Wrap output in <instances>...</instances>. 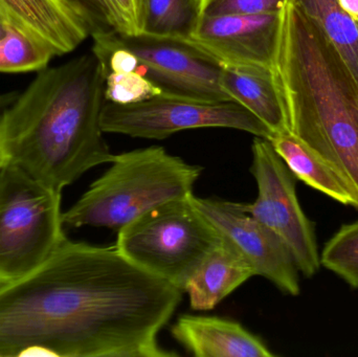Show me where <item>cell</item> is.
Listing matches in <instances>:
<instances>
[{
  "label": "cell",
  "instance_id": "6da1fadb",
  "mask_svg": "<svg viewBox=\"0 0 358 357\" xmlns=\"http://www.w3.org/2000/svg\"><path fill=\"white\" fill-rule=\"evenodd\" d=\"M183 291L117 247L65 239L0 285V356L176 357L159 343Z\"/></svg>",
  "mask_w": 358,
  "mask_h": 357
},
{
  "label": "cell",
  "instance_id": "7a4b0ae2",
  "mask_svg": "<svg viewBox=\"0 0 358 357\" xmlns=\"http://www.w3.org/2000/svg\"><path fill=\"white\" fill-rule=\"evenodd\" d=\"M105 73L94 52L37 71L0 110V167L63 191L115 154L103 138Z\"/></svg>",
  "mask_w": 358,
  "mask_h": 357
},
{
  "label": "cell",
  "instance_id": "3957f363",
  "mask_svg": "<svg viewBox=\"0 0 358 357\" xmlns=\"http://www.w3.org/2000/svg\"><path fill=\"white\" fill-rule=\"evenodd\" d=\"M287 128L343 180L358 209V83L327 36L292 0L275 66Z\"/></svg>",
  "mask_w": 358,
  "mask_h": 357
},
{
  "label": "cell",
  "instance_id": "277c9868",
  "mask_svg": "<svg viewBox=\"0 0 358 357\" xmlns=\"http://www.w3.org/2000/svg\"><path fill=\"white\" fill-rule=\"evenodd\" d=\"M203 168L151 146L115 154L110 167L63 212L65 228H122L153 207L193 194Z\"/></svg>",
  "mask_w": 358,
  "mask_h": 357
},
{
  "label": "cell",
  "instance_id": "5b68a950",
  "mask_svg": "<svg viewBox=\"0 0 358 357\" xmlns=\"http://www.w3.org/2000/svg\"><path fill=\"white\" fill-rule=\"evenodd\" d=\"M62 191L15 166L0 167V285L39 268L66 239Z\"/></svg>",
  "mask_w": 358,
  "mask_h": 357
},
{
  "label": "cell",
  "instance_id": "8992f818",
  "mask_svg": "<svg viewBox=\"0 0 358 357\" xmlns=\"http://www.w3.org/2000/svg\"><path fill=\"white\" fill-rule=\"evenodd\" d=\"M192 195L162 203L132 220L117 232L115 243L128 260L182 291L222 239L196 209Z\"/></svg>",
  "mask_w": 358,
  "mask_h": 357
},
{
  "label": "cell",
  "instance_id": "52a82bcc",
  "mask_svg": "<svg viewBox=\"0 0 358 357\" xmlns=\"http://www.w3.org/2000/svg\"><path fill=\"white\" fill-rule=\"evenodd\" d=\"M104 133L165 140L183 130L229 128L268 140L273 132L235 101H203L161 94L132 104L105 103L101 117Z\"/></svg>",
  "mask_w": 358,
  "mask_h": 357
},
{
  "label": "cell",
  "instance_id": "ba28073f",
  "mask_svg": "<svg viewBox=\"0 0 358 357\" xmlns=\"http://www.w3.org/2000/svg\"><path fill=\"white\" fill-rule=\"evenodd\" d=\"M250 171L258 196L242 209L273 231L287 245L303 276L311 278L321 268L315 224L303 211L296 195V177L267 138L255 136Z\"/></svg>",
  "mask_w": 358,
  "mask_h": 357
},
{
  "label": "cell",
  "instance_id": "9c48e42d",
  "mask_svg": "<svg viewBox=\"0 0 358 357\" xmlns=\"http://www.w3.org/2000/svg\"><path fill=\"white\" fill-rule=\"evenodd\" d=\"M117 41L141 62L140 73L169 96L231 101L220 84L221 61L191 39L138 34Z\"/></svg>",
  "mask_w": 358,
  "mask_h": 357
},
{
  "label": "cell",
  "instance_id": "30bf717a",
  "mask_svg": "<svg viewBox=\"0 0 358 357\" xmlns=\"http://www.w3.org/2000/svg\"><path fill=\"white\" fill-rule=\"evenodd\" d=\"M196 209L256 270L285 295H300V270L289 247L273 231L242 209L241 203L191 196Z\"/></svg>",
  "mask_w": 358,
  "mask_h": 357
},
{
  "label": "cell",
  "instance_id": "8fae6325",
  "mask_svg": "<svg viewBox=\"0 0 358 357\" xmlns=\"http://www.w3.org/2000/svg\"><path fill=\"white\" fill-rule=\"evenodd\" d=\"M283 10L201 17L189 39L221 62L275 66Z\"/></svg>",
  "mask_w": 358,
  "mask_h": 357
},
{
  "label": "cell",
  "instance_id": "7c38bea8",
  "mask_svg": "<svg viewBox=\"0 0 358 357\" xmlns=\"http://www.w3.org/2000/svg\"><path fill=\"white\" fill-rule=\"evenodd\" d=\"M0 15L55 56L73 52L92 36L87 23L64 0H0Z\"/></svg>",
  "mask_w": 358,
  "mask_h": 357
},
{
  "label": "cell",
  "instance_id": "4fadbf2b",
  "mask_svg": "<svg viewBox=\"0 0 358 357\" xmlns=\"http://www.w3.org/2000/svg\"><path fill=\"white\" fill-rule=\"evenodd\" d=\"M171 335L194 356H275L260 337L229 319L183 314L172 325Z\"/></svg>",
  "mask_w": 358,
  "mask_h": 357
},
{
  "label": "cell",
  "instance_id": "5bb4252c",
  "mask_svg": "<svg viewBox=\"0 0 358 357\" xmlns=\"http://www.w3.org/2000/svg\"><path fill=\"white\" fill-rule=\"evenodd\" d=\"M220 84L231 101L256 115L273 133L286 131L287 119L273 67L221 62Z\"/></svg>",
  "mask_w": 358,
  "mask_h": 357
},
{
  "label": "cell",
  "instance_id": "9a60e30c",
  "mask_svg": "<svg viewBox=\"0 0 358 357\" xmlns=\"http://www.w3.org/2000/svg\"><path fill=\"white\" fill-rule=\"evenodd\" d=\"M254 276L252 264L222 237L192 275L183 293L189 296L192 309L208 312Z\"/></svg>",
  "mask_w": 358,
  "mask_h": 357
},
{
  "label": "cell",
  "instance_id": "2e32d148",
  "mask_svg": "<svg viewBox=\"0 0 358 357\" xmlns=\"http://www.w3.org/2000/svg\"><path fill=\"white\" fill-rule=\"evenodd\" d=\"M268 140L296 180L343 205H353L352 196L338 174L294 134L286 130L273 133Z\"/></svg>",
  "mask_w": 358,
  "mask_h": 357
},
{
  "label": "cell",
  "instance_id": "e0dca14e",
  "mask_svg": "<svg viewBox=\"0 0 358 357\" xmlns=\"http://www.w3.org/2000/svg\"><path fill=\"white\" fill-rule=\"evenodd\" d=\"M292 1L325 33L358 83V22L343 10L338 0Z\"/></svg>",
  "mask_w": 358,
  "mask_h": 357
},
{
  "label": "cell",
  "instance_id": "ac0fdd59",
  "mask_svg": "<svg viewBox=\"0 0 358 357\" xmlns=\"http://www.w3.org/2000/svg\"><path fill=\"white\" fill-rule=\"evenodd\" d=\"M200 8L201 0H143L142 33L189 39L201 18Z\"/></svg>",
  "mask_w": 358,
  "mask_h": 357
},
{
  "label": "cell",
  "instance_id": "d6986e66",
  "mask_svg": "<svg viewBox=\"0 0 358 357\" xmlns=\"http://www.w3.org/2000/svg\"><path fill=\"white\" fill-rule=\"evenodd\" d=\"M50 48L10 27L0 39V73H29L45 68L54 58Z\"/></svg>",
  "mask_w": 358,
  "mask_h": 357
},
{
  "label": "cell",
  "instance_id": "ffe728a7",
  "mask_svg": "<svg viewBox=\"0 0 358 357\" xmlns=\"http://www.w3.org/2000/svg\"><path fill=\"white\" fill-rule=\"evenodd\" d=\"M321 264L358 289V220L341 226L329 239L322 251Z\"/></svg>",
  "mask_w": 358,
  "mask_h": 357
},
{
  "label": "cell",
  "instance_id": "44dd1931",
  "mask_svg": "<svg viewBox=\"0 0 358 357\" xmlns=\"http://www.w3.org/2000/svg\"><path fill=\"white\" fill-rule=\"evenodd\" d=\"M163 94L150 80L138 73H105V98L115 104H132Z\"/></svg>",
  "mask_w": 358,
  "mask_h": 357
},
{
  "label": "cell",
  "instance_id": "7402d4cb",
  "mask_svg": "<svg viewBox=\"0 0 358 357\" xmlns=\"http://www.w3.org/2000/svg\"><path fill=\"white\" fill-rule=\"evenodd\" d=\"M288 0H201V17L258 14L283 10Z\"/></svg>",
  "mask_w": 358,
  "mask_h": 357
},
{
  "label": "cell",
  "instance_id": "603a6c76",
  "mask_svg": "<svg viewBox=\"0 0 358 357\" xmlns=\"http://www.w3.org/2000/svg\"><path fill=\"white\" fill-rule=\"evenodd\" d=\"M117 33L136 36L142 33L143 0H104Z\"/></svg>",
  "mask_w": 358,
  "mask_h": 357
},
{
  "label": "cell",
  "instance_id": "cb8c5ba5",
  "mask_svg": "<svg viewBox=\"0 0 358 357\" xmlns=\"http://www.w3.org/2000/svg\"><path fill=\"white\" fill-rule=\"evenodd\" d=\"M87 23L92 36L115 31L104 0H64Z\"/></svg>",
  "mask_w": 358,
  "mask_h": 357
},
{
  "label": "cell",
  "instance_id": "d4e9b609",
  "mask_svg": "<svg viewBox=\"0 0 358 357\" xmlns=\"http://www.w3.org/2000/svg\"><path fill=\"white\" fill-rule=\"evenodd\" d=\"M343 10L358 22V0H338Z\"/></svg>",
  "mask_w": 358,
  "mask_h": 357
},
{
  "label": "cell",
  "instance_id": "484cf974",
  "mask_svg": "<svg viewBox=\"0 0 358 357\" xmlns=\"http://www.w3.org/2000/svg\"><path fill=\"white\" fill-rule=\"evenodd\" d=\"M10 25L6 22V19L0 15V39L1 38L6 37V34L10 31Z\"/></svg>",
  "mask_w": 358,
  "mask_h": 357
},
{
  "label": "cell",
  "instance_id": "4316f807",
  "mask_svg": "<svg viewBox=\"0 0 358 357\" xmlns=\"http://www.w3.org/2000/svg\"><path fill=\"white\" fill-rule=\"evenodd\" d=\"M15 96H14V94H4V96H0V110H1L4 106H6Z\"/></svg>",
  "mask_w": 358,
  "mask_h": 357
}]
</instances>
